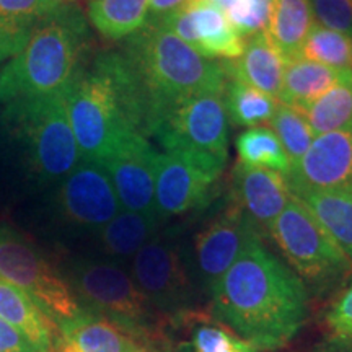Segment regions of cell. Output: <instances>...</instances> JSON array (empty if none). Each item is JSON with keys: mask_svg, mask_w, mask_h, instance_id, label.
<instances>
[{"mask_svg": "<svg viewBox=\"0 0 352 352\" xmlns=\"http://www.w3.org/2000/svg\"><path fill=\"white\" fill-rule=\"evenodd\" d=\"M151 135L158 139L165 152L223 170L228 157V118L222 95H201L170 108L158 118Z\"/></svg>", "mask_w": 352, "mask_h": 352, "instance_id": "cell-8", "label": "cell"}, {"mask_svg": "<svg viewBox=\"0 0 352 352\" xmlns=\"http://www.w3.org/2000/svg\"><path fill=\"white\" fill-rule=\"evenodd\" d=\"M199 0H148V20H160L171 13L183 10Z\"/></svg>", "mask_w": 352, "mask_h": 352, "instance_id": "cell-37", "label": "cell"}, {"mask_svg": "<svg viewBox=\"0 0 352 352\" xmlns=\"http://www.w3.org/2000/svg\"><path fill=\"white\" fill-rule=\"evenodd\" d=\"M6 118L43 182L65 178L80 164L63 94L13 100L7 103Z\"/></svg>", "mask_w": 352, "mask_h": 352, "instance_id": "cell-7", "label": "cell"}, {"mask_svg": "<svg viewBox=\"0 0 352 352\" xmlns=\"http://www.w3.org/2000/svg\"><path fill=\"white\" fill-rule=\"evenodd\" d=\"M87 41L80 8L60 3L39 20L23 50L0 70V101L63 94L77 74Z\"/></svg>", "mask_w": 352, "mask_h": 352, "instance_id": "cell-4", "label": "cell"}, {"mask_svg": "<svg viewBox=\"0 0 352 352\" xmlns=\"http://www.w3.org/2000/svg\"><path fill=\"white\" fill-rule=\"evenodd\" d=\"M59 6V0H0V64L19 54L39 20Z\"/></svg>", "mask_w": 352, "mask_h": 352, "instance_id": "cell-22", "label": "cell"}, {"mask_svg": "<svg viewBox=\"0 0 352 352\" xmlns=\"http://www.w3.org/2000/svg\"><path fill=\"white\" fill-rule=\"evenodd\" d=\"M160 230L157 214H140L121 210L100 228V243L104 253L113 258H134L142 246Z\"/></svg>", "mask_w": 352, "mask_h": 352, "instance_id": "cell-25", "label": "cell"}, {"mask_svg": "<svg viewBox=\"0 0 352 352\" xmlns=\"http://www.w3.org/2000/svg\"><path fill=\"white\" fill-rule=\"evenodd\" d=\"M157 151L138 132L122 138L98 164L107 170L121 208L131 212L157 214L155 158ZM158 215V214H157Z\"/></svg>", "mask_w": 352, "mask_h": 352, "instance_id": "cell-12", "label": "cell"}, {"mask_svg": "<svg viewBox=\"0 0 352 352\" xmlns=\"http://www.w3.org/2000/svg\"><path fill=\"white\" fill-rule=\"evenodd\" d=\"M318 25L352 36V0H310Z\"/></svg>", "mask_w": 352, "mask_h": 352, "instance_id": "cell-35", "label": "cell"}, {"mask_svg": "<svg viewBox=\"0 0 352 352\" xmlns=\"http://www.w3.org/2000/svg\"><path fill=\"white\" fill-rule=\"evenodd\" d=\"M57 202L64 217L82 227L101 228L122 209L107 170L98 162L82 160L70 171Z\"/></svg>", "mask_w": 352, "mask_h": 352, "instance_id": "cell-15", "label": "cell"}, {"mask_svg": "<svg viewBox=\"0 0 352 352\" xmlns=\"http://www.w3.org/2000/svg\"><path fill=\"white\" fill-rule=\"evenodd\" d=\"M311 26L310 0H272L266 33L285 60L297 59Z\"/></svg>", "mask_w": 352, "mask_h": 352, "instance_id": "cell-26", "label": "cell"}, {"mask_svg": "<svg viewBox=\"0 0 352 352\" xmlns=\"http://www.w3.org/2000/svg\"><path fill=\"white\" fill-rule=\"evenodd\" d=\"M270 124L283 145L285 155L289 157L290 170H292L314 142V131L302 113L283 103H277L276 113L272 114Z\"/></svg>", "mask_w": 352, "mask_h": 352, "instance_id": "cell-32", "label": "cell"}, {"mask_svg": "<svg viewBox=\"0 0 352 352\" xmlns=\"http://www.w3.org/2000/svg\"><path fill=\"white\" fill-rule=\"evenodd\" d=\"M315 352H352V341L342 340V338L328 336L327 341L316 346Z\"/></svg>", "mask_w": 352, "mask_h": 352, "instance_id": "cell-38", "label": "cell"}, {"mask_svg": "<svg viewBox=\"0 0 352 352\" xmlns=\"http://www.w3.org/2000/svg\"><path fill=\"white\" fill-rule=\"evenodd\" d=\"M168 324L188 329V340L182 344V352H256L250 342L214 318L210 311L189 308L170 318Z\"/></svg>", "mask_w": 352, "mask_h": 352, "instance_id": "cell-21", "label": "cell"}, {"mask_svg": "<svg viewBox=\"0 0 352 352\" xmlns=\"http://www.w3.org/2000/svg\"><path fill=\"white\" fill-rule=\"evenodd\" d=\"M63 96L83 162H101L132 132L148 138L147 101L120 52H104L90 69H78Z\"/></svg>", "mask_w": 352, "mask_h": 352, "instance_id": "cell-2", "label": "cell"}, {"mask_svg": "<svg viewBox=\"0 0 352 352\" xmlns=\"http://www.w3.org/2000/svg\"><path fill=\"white\" fill-rule=\"evenodd\" d=\"M0 318L19 329L39 352H52L57 323L23 290L0 279Z\"/></svg>", "mask_w": 352, "mask_h": 352, "instance_id": "cell-20", "label": "cell"}, {"mask_svg": "<svg viewBox=\"0 0 352 352\" xmlns=\"http://www.w3.org/2000/svg\"><path fill=\"white\" fill-rule=\"evenodd\" d=\"M131 277L148 302L165 315L192 308L195 285L183 248L171 232L158 230L132 258Z\"/></svg>", "mask_w": 352, "mask_h": 352, "instance_id": "cell-10", "label": "cell"}, {"mask_svg": "<svg viewBox=\"0 0 352 352\" xmlns=\"http://www.w3.org/2000/svg\"><path fill=\"white\" fill-rule=\"evenodd\" d=\"M219 64L226 74V78L240 80L277 98L283 88L287 60L272 44L267 33L261 32L245 41V50L240 57L220 60Z\"/></svg>", "mask_w": 352, "mask_h": 352, "instance_id": "cell-19", "label": "cell"}, {"mask_svg": "<svg viewBox=\"0 0 352 352\" xmlns=\"http://www.w3.org/2000/svg\"><path fill=\"white\" fill-rule=\"evenodd\" d=\"M297 57L338 70L351 69L352 36L316 23L308 32Z\"/></svg>", "mask_w": 352, "mask_h": 352, "instance_id": "cell-31", "label": "cell"}, {"mask_svg": "<svg viewBox=\"0 0 352 352\" xmlns=\"http://www.w3.org/2000/svg\"><path fill=\"white\" fill-rule=\"evenodd\" d=\"M88 19L101 36L129 38L147 23L148 0H90Z\"/></svg>", "mask_w": 352, "mask_h": 352, "instance_id": "cell-27", "label": "cell"}, {"mask_svg": "<svg viewBox=\"0 0 352 352\" xmlns=\"http://www.w3.org/2000/svg\"><path fill=\"white\" fill-rule=\"evenodd\" d=\"M158 21L206 59L232 60L241 56L245 38L233 28L226 13L197 2Z\"/></svg>", "mask_w": 352, "mask_h": 352, "instance_id": "cell-16", "label": "cell"}, {"mask_svg": "<svg viewBox=\"0 0 352 352\" xmlns=\"http://www.w3.org/2000/svg\"><path fill=\"white\" fill-rule=\"evenodd\" d=\"M232 199L245 210L261 235L270 232L292 197L287 176L240 162L232 171Z\"/></svg>", "mask_w": 352, "mask_h": 352, "instance_id": "cell-17", "label": "cell"}, {"mask_svg": "<svg viewBox=\"0 0 352 352\" xmlns=\"http://www.w3.org/2000/svg\"><path fill=\"white\" fill-rule=\"evenodd\" d=\"M222 100L228 121L240 127H258L270 122L279 103L274 96L233 78H227Z\"/></svg>", "mask_w": 352, "mask_h": 352, "instance_id": "cell-29", "label": "cell"}, {"mask_svg": "<svg viewBox=\"0 0 352 352\" xmlns=\"http://www.w3.org/2000/svg\"><path fill=\"white\" fill-rule=\"evenodd\" d=\"M259 232L245 210L230 202L209 220L192 241V259L204 289L210 290L239 258L250 236Z\"/></svg>", "mask_w": 352, "mask_h": 352, "instance_id": "cell-13", "label": "cell"}, {"mask_svg": "<svg viewBox=\"0 0 352 352\" xmlns=\"http://www.w3.org/2000/svg\"><path fill=\"white\" fill-rule=\"evenodd\" d=\"M254 232L210 290V314L256 351L289 344L308 318V289Z\"/></svg>", "mask_w": 352, "mask_h": 352, "instance_id": "cell-1", "label": "cell"}, {"mask_svg": "<svg viewBox=\"0 0 352 352\" xmlns=\"http://www.w3.org/2000/svg\"><path fill=\"white\" fill-rule=\"evenodd\" d=\"M315 138L331 132L352 121V67L341 69L340 77L327 94L300 109Z\"/></svg>", "mask_w": 352, "mask_h": 352, "instance_id": "cell-28", "label": "cell"}, {"mask_svg": "<svg viewBox=\"0 0 352 352\" xmlns=\"http://www.w3.org/2000/svg\"><path fill=\"white\" fill-rule=\"evenodd\" d=\"M236 152L240 164L258 168L279 171L285 176L290 173V160L283 145L270 127H250L236 139Z\"/></svg>", "mask_w": 352, "mask_h": 352, "instance_id": "cell-30", "label": "cell"}, {"mask_svg": "<svg viewBox=\"0 0 352 352\" xmlns=\"http://www.w3.org/2000/svg\"><path fill=\"white\" fill-rule=\"evenodd\" d=\"M138 78L152 127L165 111L201 95L223 94L227 78L219 63L202 57L158 21L147 20L122 52ZM148 132V135H151Z\"/></svg>", "mask_w": 352, "mask_h": 352, "instance_id": "cell-3", "label": "cell"}, {"mask_svg": "<svg viewBox=\"0 0 352 352\" xmlns=\"http://www.w3.org/2000/svg\"><path fill=\"white\" fill-rule=\"evenodd\" d=\"M134 352H175L170 341L164 342H139Z\"/></svg>", "mask_w": 352, "mask_h": 352, "instance_id": "cell-39", "label": "cell"}, {"mask_svg": "<svg viewBox=\"0 0 352 352\" xmlns=\"http://www.w3.org/2000/svg\"><path fill=\"white\" fill-rule=\"evenodd\" d=\"M0 352H39L12 324L0 318Z\"/></svg>", "mask_w": 352, "mask_h": 352, "instance_id": "cell-36", "label": "cell"}, {"mask_svg": "<svg viewBox=\"0 0 352 352\" xmlns=\"http://www.w3.org/2000/svg\"><path fill=\"white\" fill-rule=\"evenodd\" d=\"M329 336L352 341V276L334 292L323 315Z\"/></svg>", "mask_w": 352, "mask_h": 352, "instance_id": "cell-34", "label": "cell"}, {"mask_svg": "<svg viewBox=\"0 0 352 352\" xmlns=\"http://www.w3.org/2000/svg\"><path fill=\"white\" fill-rule=\"evenodd\" d=\"M352 264V192L292 191Z\"/></svg>", "mask_w": 352, "mask_h": 352, "instance_id": "cell-24", "label": "cell"}, {"mask_svg": "<svg viewBox=\"0 0 352 352\" xmlns=\"http://www.w3.org/2000/svg\"><path fill=\"white\" fill-rule=\"evenodd\" d=\"M267 235L315 296L336 292L352 276V264L346 254L294 195Z\"/></svg>", "mask_w": 352, "mask_h": 352, "instance_id": "cell-6", "label": "cell"}, {"mask_svg": "<svg viewBox=\"0 0 352 352\" xmlns=\"http://www.w3.org/2000/svg\"><path fill=\"white\" fill-rule=\"evenodd\" d=\"M64 277L80 307L107 316L138 342L168 341L170 318L148 302L118 263L77 259Z\"/></svg>", "mask_w": 352, "mask_h": 352, "instance_id": "cell-5", "label": "cell"}, {"mask_svg": "<svg viewBox=\"0 0 352 352\" xmlns=\"http://www.w3.org/2000/svg\"><path fill=\"white\" fill-rule=\"evenodd\" d=\"M60 3H69V2H74V0H59Z\"/></svg>", "mask_w": 352, "mask_h": 352, "instance_id": "cell-41", "label": "cell"}, {"mask_svg": "<svg viewBox=\"0 0 352 352\" xmlns=\"http://www.w3.org/2000/svg\"><path fill=\"white\" fill-rule=\"evenodd\" d=\"M138 344L114 321L80 307L74 318L57 321L52 352H134Z\"/></svg>", "mask_w": 352, "mask_h": 352, "instance_id": "cell-18", "label": "cell"}, {"mask_svg": "<svg viewBox=\"0 0 352 352\" xmlns=\"http://www.w3.org/2000/svg\"><path fill=\"white\" fill-rule=\"evenodd\" d=\"M0 279L23 290L56 323L80 310L64 274L33 241L7 226H0Z\"/></svg>", "mask_w": 352, "mask_h": 352, "instance_id": "cell-9", "label": "cell"}, {"mask_svg": "<svg viewBox=\"0 0 352 352\" xmlns=\"http://www.w3.org/2000/svg\"><path fill=\"white\" fill-rule=\"evenodd\" d=\"M287 178L292 191L352 192V121L316 135Z\"/></svg>", "mask_w": 352, "mask_h": 352, "instance_id": "cell-14", "label": "cell"}, {"mask_svg": "<svg viewBox=\"0 0 352 352\" xmlns=\"http://www.w3.org/2000/svg\"><path fill=\"white\" fill-rule=\"evenodd\" d=\"M222 171L219 166L179 153H157L155 209L158 217H176L206 208L212 199L214 184Z\"/></svg>", "mask_w": 352, "mask_h": 352, "instance_id": "cell-11", "label": "cell"}, {"mask_svg": "<svg viewBox=\"0 0 352 352\" xmlns=\"http://www.w3.org/2000/svg\"><path fill=\"white\" fill-rule=\"evenodd\" d=\"M272 0H236L226 16L241 38L266 32L270 23Z\"/></svg>", "mask_w": 352, "mask_h": 352, "instance_id": "cell-33", "label": "cell"}, {"mask_svg": "<svg viewBox=\"0 0 352 352\" xmlns=\"http://www.w3.org/2000/svg\"><path fill=\"white\" fill-rule=\"evenodd\" d=\"M199 2H204V3H209V6H212L215 8H219L220 12L226 13L228 8H230L233 3L236 2V0H199Z\"/></svg>", "mask_w": 352, "mask_h": 352, "instance_id": "cell-40", "label": "cell"}, {"mask_svg": "<svg viewBox=\"0 0 352 352\" xmlns=\"http://www.w3.org/2000/svg\"><path fill=\"white\" fill-rule=\"evenodd\" d=\"M338 77H340L338 69L310 63L300 57L287 60L283 88H280L277 101L300 111L318 100L321 95L327 94L338 80Z\"/></svg>", "mask_w": 352, "mask_h": 352, "instance_id": "cell-23", "label": "cell"}]
</instances>
